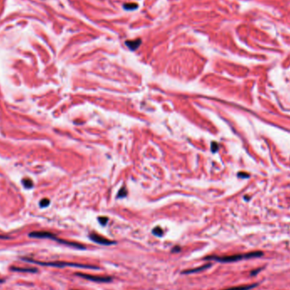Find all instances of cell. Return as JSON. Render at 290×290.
Masks as SVG:
<instances>
[{"label":"cell","instance_id":"cell-18","mask_svg":"<svg viewBox=\"0 0 290 290\" xmlns=\"http://www.w3.org/2000/svg\"><path fill=\"white\" fill-rule=\"evenodd\" d=\"M262 270V268H259V269H256V270H254V271H251V273H250V275L251 276H255V275H257L260 271Z\"/></svg>","mask_w":290,"mask_h":290},{"label":"cell","instance_id":"cell-7","mask_svg":"<svg viewBox=\"0 0 290 290\" xmlns=\"http://www.w3.org/2000/svg\"><path fill=\"white\" fill-rule=\"evenodd\" d=\"M55 240L58 241L59 243H63V244H65V245H68V246L76 248V249H86V247L84 246V245H82L81 243H78L69 242L66 241V240H63V239H59V238H56Z\"/></svg>","mask_w":290,"mask_h":290},{"label":"cell","instance_id":"cell-19","mask_svg":"<svg viewBox=\"0 0 290 290\" xmlns=\"http://www.w3.org/2000/svg\"><path fill=\"white\" fill-rule=\"evenodd\" d=\"M181 250V248L179 246H176V247H174L172 249H171V252H174V253H176V252H179Z\"/></svg>","mask_w":290,"mask_h":290},{"label":"cell","instance_id":"cell-11","mask_svg":"<svg viewBox=\"0 0 290 290\" xmlns=\"http://www.w3.org/2000/svg\"><path fill=\"white\" fill-rule=\"evenodd\" d=\"M123 8L126 10H134L138 8V5L134 3H127L123 5Z\"/></svg>","mask_w":290,"mask_h":290},{"label":"cell","instance_id":"cell-8","mask_svg":"<svg viewBox=\"0 0 290 290\" xmlns=\"http://www.w3.org/2000/svg\"><path fill=\"white\" fill-rule=\"evenodd\" d=\"M211 266V264L209 263V264H206V265H204V266H200V267H198V268H194V269H189V270H185L182 272V274H192V273H196V272H199V271H204L206 269H208Z\"/></svg>","mask_w":290,"mask_h":290},{"label":"cell","instance_id":"cell-1","mask_svg":"<svg viewBox=\"0 0 290 290\" xmlns=\"http://www.w3.org/2000/svg\"><path fill=\"white\" fill-rule=\"evenodd\" d=\"M264 254L262 251H254L246 253V254H237V255H228V256H209L205 257L204 260H212V261H216L223 263H229V262H235V261L246 260V259L259 258L262 256Z\"/></svg>","mask_w":290,"mask_h":290},{"label":"cell","instance_id":"cell-15","mask_svg":"<svg viewBox=\"0 0 290 290\" xmlns=\"http://www.w3.org/2000/svg\"><path fill=\"white\" fill-rule=\"evenodd\" d=\"M49 199H48V198H44V199H42V201L40 202V206L41 207H47L48 206V204H49Z\"/></svg>","mask_w":290,"mask_h":290},{"label":"cell","instance_id":"cell-20","mask_svg":"<svg viewBox=\"0 0 290 290\" xmlns=\"http://www.w3.org/2000/svg\"><path fill=\"white\" fill-rule=\"evenodd\" d=\"M4 282V281H3V280H1V279H0V282Z\"/></svg>","mask_w":290,"mask_h":290},{"label":"cell","instance_id":"cell-5","mask_svg":"<svg viewBox=\"0 0 290 290\" xmlns=\"http://www.w3.org/2000/svg\"><path fill=\"white\" fill-rule=\"evenodd\" d=\"M31 237H37V238H51V239H56L57 237L53 233L48 232H32L29 234Z\"/></svg>","mask_w":290,"mask_h":290},{"label":"cell","instance_id":"cell-14","mask_svg":"<svg viewBox=\"0 0 290 290\" xmlns=\"http://www.w3.org/2000/svg\"><path fill=\"white\" fill-rule=\"evenodd\" d=\"M126 195V189L124 187L119 191L118 193V198H124L125 196Z\"/></svg>","mask_w":290,"mask_h":290},{"label":"cell","instance_id":"cell-2","mask_svg":"<svg viewBox=\"0 0 290 290\" xmlns=\"http://www.w3.org/2000/svg\"><path fill=\"white\" fill-rule=\"evenodd\" d=\"M22 260L25 261H28L35 264H38L41 266H53V267H65V266H73V267H80V268H87V269H98V266H89V265H82L79 263H71V262H65V261H54V262H43V261H38L28 259V258H22Z\"/></svg>","mask_w":290,"mask_h":290},{"label":"cell","instance_id":"cell-13","mask_svg":"<svg viewBox=\"0 0 290 290\" xmlns=\"http://www.w3.org/2000/svg\"><path fill=\"white\" fill-rule=\"evenodd\" d=\"M22 183H23V185L25 186V188H26V189H32V186H33V183H32V180H30V179H24V180L22 181Z\"/></svg>","mask_w":290,"mask_h":290},{"label":"cell","instance_id":"cell-10","mask_svg":"<svg viewBox=\"0 0 290 290\" xmlns=\"http://www.w3.org/2000/svg\"><path fill=\"white\" fill-rule=\"evenodd\" d=\"M257 286H258V283H254V284H249V285H243L233 287V288H229L223 290H250L252 288H255Z\"/></svg>","mask_w":290,"mask_h":290},{"label":"cell","instance_id":"cell-4","mask_svg":"<svg viewBox=\"0 0 290 290\" xmlns=\"http://www.w3.org/2000/svg\"><path fill=\"white\" fill-rule=\"evenodd\" d=\"M89 237L90 239L92 240L93 242H95L97 243L98 244H103V245H111V244H115L116 242L115 241H111V240H109L107 239L105 237H102L100 235L98 234H95V233H91L89 235Z\"/></svg>","mask_w":290,"mask_h":290},{"label":"cell","instance_id":"cell-12","mask_svg":"<svg viewBox=\"0 0 290 290\" xmlns=\"http://www.w3.org/2000/svg\"><path fill=\"white\" fill-rule=\"evenodd\" d=\"M153 234L157 236V237H162L163 234H164V232L162 230V228L160 227H156L153 229Z\"/></svg>","mask_w":290,"mask_h":290},{"label":"cell","instance_id":"cell-17","mask_svg":"<svg viewBox=\"0 0 290 290\" xmlns=\"http://www.w3.org/2000/svg\"><path fill=\"white\" fill-rule=\"evenodd\" d=\"M217 150H218V144L216 143H215V142H214V143H211V151L215 153V152H216V151H217Z\"/></svg>","mask_w":290,"mask_h":290},{"label":"cell","instance_id":"cell-9","mask_svg":"<svg viewBox=\"0 0 290 290\" xmlns=\"http://www.w3.org/2000/svg\"><path fill=\"white\" fill-rule=\"evenodd\" d=\"M11 270L14 271H19V272H32L35 273L38 272L37 268H28V267H17V266H12Z\"/></svg>","mask_w":290,"mask_h":290},{"label":"cell","instance_id":"cell-3","mask_svg":"<svg viewBox=\"0 0 290 290\" xmlns=\"http://www.w3.org/2000/svg\"><path fill=\"white\" fill-rule=\"evenodd\" d=\"M76 275L80 276V277H82L84 279H87V280L96 282H110L112 281V277L110 276H99L89 275V274H84V273H77Z\"/></svg>","mask_w":290,"mask_h":290},{"label":"cell","instance_id":"cell-6","mask_svg":"<svg viewBox=\"0 0 290 290\" xmlns=\"http://www.w3.org/2000/svg\"><path fill=\"white\" fill-rule=\"evenodd\" d=\"M141 44H142V40L140 38L135 39V40H129V41H126L125 43L126 47L129 49H131V50H132V51H134L137 48H138Z\"/></svg>","mask_w":290,"mask_h":290},{"label":"cell","instance_id":"cell-16","mask_svg":"<svg viewBox=\"0 0 290 290\" xmlns=\"http://www.w3.org/2000/svg\"><path fill=\"white\" fill-rule=\"evenodd\" d=\"M108 221H109V219H108L107 217H104V216L98 217V222H99V223H100L101 225H103V226L106 225L107 222H108Z\"/></svg>","mask_w":290,"mask_h":290}]
</instances>
